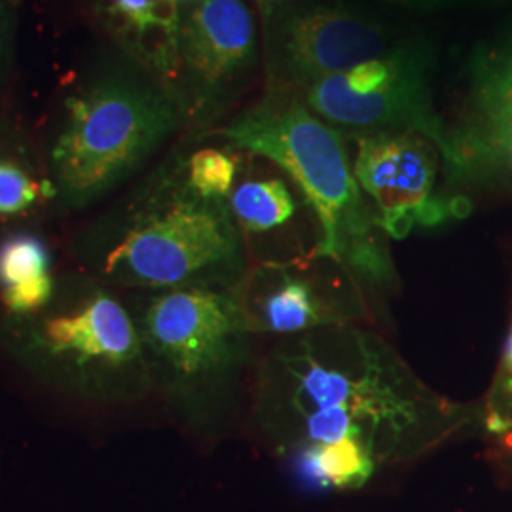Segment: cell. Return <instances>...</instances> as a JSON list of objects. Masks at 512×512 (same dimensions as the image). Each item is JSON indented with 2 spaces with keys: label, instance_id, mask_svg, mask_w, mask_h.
I'll use <instances>...</instances> for the list:
<instances>
[{
  "label": "cell",
  "instance_id": "cell-1",
  "mask_svg": "<svg viewBox=\"0 0 512 512\" xmlns=\"http://www.w3.org/2000/svg\"><path fill=\"white\" fill-rule=\"evenodd\" d=\"M465 421L365 325L275 338L256 365L253 425L281 458L336 446L382 467L429 454Z\"/></svg>",
  "mask_w": 512,
  "mask_h": 512
},
{
  "label": "cell",
  "instance_id": "cell-2",
  "mask_svg": "<svg viewBox=\"0 0 512 512\" xmlns=\"http://www.w3.org/2000/svg\"><path fill=\"white\" fill-rule=\"evenodd\" d=\"M217 133L274 162L300 188L319 228L315 255L340 264L368 296L397 289L389 238L355 179L342 131L293 93H274Z\"/></svg>",
  "mask_w": 512,
  "mask_h": 512
},
{
  "label": "cell",
  "instance_id": "cell-3",
  "mask_svg": "<svg viewBox=\"0 0 512 512\" xmlns=\"http://www.w3.org/2000/svg\"><path fill=\"white\" fill-rule=\"evenodd\" d=\"M109 274L137 287L236 285L245 268L241 232L228 200L196 194L186 179L150 203L110 251Z\"/></svg>",
  "mask_w": 512,
  "mask_h": 512
},
{
  "label": "cell",
  "instance_id": "cell-4",
  "mask_svg": "<svg viewBox=\"0 0 512 512\" xmlns=\"http://www.w3.org/2000/svg\"><path fill=\"white\" fill-rule=\"evenodd\" d=\"M69 122L54 148L61 194L90 202L122 181L179 124L169 95L133 76H109L67 103Z\"/></svg>",
  "mask_w": 512,
  "mask_h": 512
},
{
  "label": "cell",
  "instance_id": "cell-5",
  "mask_svg": "<svg viewBox=\"0 0 512 512\" xmlns=\"http://www.w3.org/2000/svg\"><path fill=\"white\" fill-rule=\"evenodd\" d=\"M435 46L423 37L395 42L385 54L315 82L306 107L330 126L418 133L450 156V128L435 107Z\"/></svg>",
  "mask_w": 512,
  "mask_h": 512
},
{
  "label": "cell",
  "instance_id": "cell-6",
  "mask_svg": "<svg viewBox=\"0 0 512 512\" xmlns=\"http://www.w3.org/2000/svg\"><path fill=\"white\" fill-rule=\"evenodd\" d=\"M251 336L289 338L311 330L365 325V289L334 260L308 255L262 260L230 289Z\"/></svg>",
  "mask_w": 512,
  "mask_h": 512
},
{
  "label": "cell",
  "instance_id": "cell-7",
  "mask_svg": "<svg viewBox=\"0 0 512 512\" xmlns=\"http://www.w3.org/2000/svg\"><path fill=\"white\" fill-rule=\"evenodd\" d=\"M395 42L385 21L353 4L277 8L266 25L268 76L275 93H304L319 80L385 54Z\"/></svg>",
  "mask_w": 512,
  "mask_h": 512
},
{
  "label": "cell",
  "instance_id": "cell-8",
  "mask_svg": "<svg viewBox=\"0 0 512 512\" xmlns=\"http://www.w3.org/2000/svg\"><path fill=\"white\" fill-rule=\"evenodd\" d=\"M143 336L169 378L184 389L228 380L249 359L253 338L230 289L211 287L156 294L143 317Z\"/></svg>",
  "mask_w": 512,
  "mask_h": 512
},
{
  "label": "cell",
  "instance_id": "cell-9",
  "mask_svg": "<svg viewBox=\"0 0 512 512\" xmlns=\"http://www.w3.org/2000/svg\"><path fill=\"white\" fill-rule=\"evenodd\" d=\"M439 154L418 133L372 131L359 137L353 173L387 238L403 239L418 226H439L471 211L465 198L437 190Z\"/></svg>",
  "mask_w": 512,
  "mask_h": 512
},
{
  "label": "cell",
  "instance_id": "cell-10",
  "mask_svg": "<svg viewBox=\"0 0 512 512\" xmlns=\"http://www.w3.org/2000/svg\"><path fill=\"white\" fill-rule=\"evenodd\" d=\"M463 109L444 162L452 184L512 173V18L467 65Z\"/></svg>",
  "mask_w": 512,
  "mask_h": 512
},
{
  "label": "cell",
  "instance_id": "cell-11",
  "mask_svg": "<svg viewBox=\"0 0 512 512\" xmlns=\"http://www.w3.org/2000/svg\"><path fill=\"white\" fill-rule=\"evenodd\" d=\"M179 67L196 110H215L256 65V29L241 0H202L179 27Z\"/></svg>",
  "mask_w": 512,
  "mask_h": 512
},
{
  "label": "cell",
  "instance_id": "cell-12",
  "mask_svg": "<svg viewBox=\"0 0 512 512\" xmlns=\"http://www.w3.org/2000/svg\"><path fill=\"white\" fill-rule=\"evenodd\" d=\"M48 346L84 359H103L112 365L133 363L141 355L139 334L124 310L110 296H95L84 310L57 317L46 327Z\"/></svg>",
  "mask_w": 512,
  "mask_h": 512
},
{
  "label": "cell",
  "instance_id": "cell-13",
  "mask_svg": "<svg viewBox=\"0 0 512 512\" xmlns=\"http://www.w3.org/2000/svg\"><path fill=\"white\" fill-rule=\"evenodd\" d=\"M97 10L154 69L173 76L179 69L181 14L175 0H95Z\"/></svg>",
  "mask_w": 512,
  "mask_h": 512
},
{
  "label": "cell",
  "instance_id": "cell-14",
  "mask_svg": "<svg viewBox=\"0 0 512 512\" xmlns=\"http://www.w3.org/2000/svg\"><path fill=\"white\" fill-rule=\"evenodd\" d=\"M228 205L239 232L260 236L285 226L296 213V202L285 181L253 179L232 190Z\"/></svg>",
  "mask_w": 512,
  "mask_h": 512
},
{
  "label": "cell",
  "instance_id": "cell-15",
  "mask_svg": "<svg viewBox=\"0 0 512 512\" xmlns=\"http://www.w3.org/2000/svg\"><path fill=\"white\" fill-rule=\"evenodd\" d=\"M238 175V160L217 148H203L186 164V184L203 198L228 200Z\"/></svg>",
  "mask_w": 512,
  "mask_h": 512
},
{
  "label": "cell",
  "instance_id": "cell-16",
  "mask_svg": "<svg viewBox=\"0 0 512 512\" xmlns=\"http://www.w3.org/2000/svg\"><path fill=\"white\" fill-rule=\"evenodd\" d=\"M48 275V251L40 239L16 236L0 247V281L6 287Z\"/></svg>",
  "mask_w": 512,
  "mask_h": 512
},
{
  "label": "cell",
  "instance_id": "cell-17",
  "mask_svg": "<svg viewBox=\"0 0 512 512\" xmlns=\"http://www.w3.org/2000/svg\"><path fill=\"white\" fill-rule=\"evenodd\" d=\"M38 198V184L19 167L0 164V213H19Z\"/></svg>",
  "mask_w": 512,
  "mask_h": 512
},
{
  "label": "cell",
  "instance_id": "cell-18",
  "mask_svg": "<svg viewBox=\"0 0 512 512\" xmlns=\"http://www.w3.org/2000/svg\"><path fill=\"white\" fill-rule=\"evenodd\" d=\"M50 296H52V279L50 275H42L14 287H6L2 300L8 306V310L14 313H27L44 306L50 300Z\"/></svg>",
  "mask_w": 512,
  "mask_h": 512
},
{
  "label": "cell",
  "instance_id": "cell-19",
  "mask_svg": "<svg viewBox=\"0 0 512 512\" xmlns=\"http://www.w3.org/2000/svg\"><path fill=\"white\" fill-rule=\"evenodd\" d=\"M382 2L399 6L410 12L435 14V12H448V10H461V8L495 6V4H505L509 0H382Z\"/></svg>",
  "mask_w": 512,
  "mask_h": 512
},
{
  "label": "cell",
  "instance_id": "cell-20",
  "mask_svg": "<svg viewBox=\"0 0 512 512\" xmlns=\"http://www.w3.org/2000/svg\"><path fill=\"white\" fill-rule=\"evenodd\" d=\"M12 4L14 0H0V59H2V52L8 44V37H10V29H12Z\"/></svg>",
  "mask_w": 512,
  "mask_h": 512
},
{
  "label": "cell",
  "instance_id": "cell-21",
  "mask_svg": "<svg viewBox=\"0 0 512 512\" xmlns=\"http://www.w3.org/2000/svg\"><path fill=\"white\" fill-rule=\"evenodd\" d=\"M177 4H181V2H202V0H175Z\"/></svg>",
  "mask_w": 512,
  "mask_h": 512
}]
</instances>
